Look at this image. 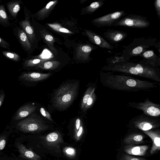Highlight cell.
<instances>
[{"instance_id": "cell-1", "label": "cell", "mask_w": 160, "mask_h": 160, "mask_svg": "<svg viewBox=\"0 0 160 160\" xmlns=\"http://www.w3.org/2000/svg\"><path fill=\"white\" fill-rule=\"evenodd\" d=\"M100 80L104 87L110 89L127 92L150 91L158 87L157 82L142 80L129 75L119 74L101 71Z\"/></svg>"}, {"instance_id": "cell-2", "label": "cell", "mask_w": 160, "mask_h": 160, "mask_svg": "<svg viewBox=\"0 0 160 160\" xmlns=\"http://www.w3.org/2000/svg\"><path fill=\"white\" fill-rule=\"evenodd\" d=\"M102 71L117 72L128 75H133L160 82V70L139 62H120L108 63L102 68Z\"/></svg>"}, {"instance_id": "cell-3", "label": "cell", "mask_w": 160, "mask_h": 160, "mask_svg": "<svg viewBox=\"0 0 160 160\" xmlns=\"http://www.w3.org/2000/svg\"><path fill=\"white\" fill-rule=\"evenodd\" d=\"M157 41L156 38L151 37L135 38L131 43L123 47L124 49L120 55L122 62L129 61L132 57L139 56L154 46Z\"/></svg>"}, {"instance_id": "cell-4", "label": "cell", "mask_w": 160, "mask_h": 160, "mask_svg": "<svg viewBox=\"0 0 160 160\" xmlns=\"http://www.w3.org/2000/svg\"><path fill=\"white\" fill-rule=\"evenodd\" d=\"M79 85L78 82H75L60 86L55 92L52 100L54 106L61 110L68 107L76 97Z\"/></svg>"}, {"instance_id": "cell-5", "label": "cell", "mask_w": 160, "mask_h": 160, "mask_svg": "<svg viewBox=\"0 0 160 160\" xmlns=\"http://www.w3.org/2000/svg\"><path fill=\"white\" fill-rule=\"evenodd\" d=\"M11 127L16 131L23 133L39 132L47 129L48 126L33 115L23 119L10 122Z\"/></svg>"}, {"instance_id": "cell-6", "label": "cell", "mask_w": 160, "mask_h": 160, "mask_svg": "<svg viewBox=\"0 0 160 160\" xmlns=\"http://www.w3.org/2000/svg\"><path fill=\"white\" fill-rule=\"evenodd\" d=\"M128 124L130 128L146 131L159 127L160 126V119L158 118L148 116L142 113L132 118Z\"/></svg>"}, {"instance_id": "cell-7", "label": "cell", "mask_w": 160, "mask_h": 160, "mask_svg": "<svg viewBox=\"0 0 160 160\" xmlns=\"http://www.w3.org/2000/svg\"><path fill=\"white\" fill-rule=\"evenodd\" d=\"M150 25V22L147 17L139 15L130 14L117 20L112 26L143 28H148Z\"/></svg>"}, {"instance_id": "cell-8", "label": "cell", "mask_w": 160, "mask_h": 160, "mask_svg": "<svg viewBox=\"0 0 160 160\" xmlns=\"http://www.w3.org/2000/svg\"><path fill=\"white\" fill-rule=\"evenodd\" d=\"M127 106L141 110L143 114L148 116L158 118L160 116V104L153 102L148 98L143 102H129Z\"/></svg>"}, {"instance_id": "cell-9", "label": "cell", "mask_w": 160, "mask_h": 160, "mask_svg": "<svg viewBox=\"0 0 160 160\" xmlns=\"http://www.w3.org/2000/svg\"><path fill=\"white\" fill-rule=\"evenodd\" d=\"M127 14L123 10L114 12L92 20V23L98 28L111 27L116 21Z\"/></svg>"}, {"instance_id": "cell-10", "label": "cell", "mask_w": 160, "mask_h": 160, "mask_svg": "<svg viewBox=\"0 0 160 160\" xmlns=\"http://www.w3.org/2000/svg\"><path fill=\"white\" fill-rule=\"evenodd\" d=\"M51 73H41L32 72H23L18 77V80L21 84L28 85L32 83L41 81L48 78Z\"/></svg>"}, {"instance_id": "cell-11", "label": "cell", "mask_w": 160, "mask_h": 160, "mask_svg": "<svg viewBox=\"0 0 160 160\" xmlns=\"http://www.w3.org/2000/svg\"><path fill=\"white\" fill-rule=\"evenodd\" d=\"M24 11L25 14L24 19L19 22V24L26 33L32 45L36 40V35L34 28L31 25L30 22L31 14L25 6Z\"/></svg>"}, {"instance_id": "cell-12", "label": "cell", "mask_w": 160, "mask_h": 160, "mask_svg": "<svg viewBox=\"0 0 160 160\" xmlns=\"http://www.w3.org/2000/svg\"><path fill=\"white\" fill-rule=\"evenodd\" d=\"M84 31L89 40L92 43L102 48L113 50L115 48L100 35L90 30L85 29Z\"/></svg>"}, {"instance_id": "cell-13", "label": "cell", "mask_w": 160, "mask_h": 160, "mask_svg": "<svg viewBox=\"0 0 160 160\" xmlns=\"http://www.w3.org/2000/svg\"><path fill=\"white\" fill-rule=\"evenodd\" d=\"M37 108V106L31 103H25L20 107L14 113L11 121L21 120L31 115Z\"/></svg>"}, {"instance_id": "cell-14", "label": "cell", "mask_w": 160, "mask_h": 160, "mask_svg": "<svg viewBox=\"0 0 160 160\" xmlns=\"http://www.w3.org/2000/svg\"><path fill=\"white\" fill-rule=\"evenodd\" d=\"M128 35L127 33L124 31L110 29H108L102 34L103 37L112 45L117 44Z\"/></svg>"}, {"instance_id": "cell-15", "label": "cell", "mask_w": 160, "mask_h": 160, "mask_svg": "<svg viewBox=\"0 0 160 160\" xmlns=\"http://www.w3.org/2000/svg\"><path fill=\"white\" fill-rule=\"evenodd\" d=\"M13 32L24 51L28 53H30L32 50V45L22 28L20 26H16L13 28Z\"/></svg>"}, {"instance_id": "cell-16", "label": "cell", "mask_w": 160, "mask_h": 160, "mask_svg": "<svg viewBox=\"0 0 160 160\" xmlns=\"http://www.w3.org/2000/svg\"><path fill=\"white\" fill-rule=\"evenodd\" d=\"M143 58L139 62L152 67L159 68L160 66L159 56L154 52V50H148L139 56Z\"/></svg>"}, {"instance_id": "cell-17", "label": "cell", "mask_w": 160, "mask_h": 160, "mask_svg": "<svg viewBox=\"0 0 160 160\" xmlns=\"http://www.w3.org/2000/svg\"><path fill=\"white\" fill-rule=\"evenodd\" d=\"M97 48V47L90 44L80 45L76 49V58L83 61H89L91 59L90 57L91 53Z\"/></svg>"}, {"instance_id": "cell-18", "label": "cell", "mask_w": 160, "mask_h": 160, "mask_svg": "<svg viewBox=\"0 0 160 160\" xmlns=\"http://www.w3.org/2000/svg\"><path fill=\"white\" fill-rule=\"evenodd\" d=\"M143 132L148 136L152 142V146L150 152L153 154L160 150V131L159 129H153L146 131H142Z\"/></svg>"}, {"instance_id": "cell-19", "label": "cell", "mask_w": 160, "mask_h": 160, "mask_svg": "<svg viewBox=\"0 0 160 160\" xmlns=\"http://www.w3.org/2000/svg\"><path fill=\"white\" fill-rule=\"evenodd\" d=\"M58 2L57 0L50 2L41 9L36 13L31 14L32 17L36 18L38 20H44L49 15Z\"/></svg>"}, {"instance_id": "cell-20", "label": "cell", "mask_w": 160, "mask_h": 160, "mask_svg": "<svg viewBox=\"0 0 160 160\" xmlns=\"http://www.w3.org/2000/svg\"><path fill=\"white\" fill-rule=\"evenodd\" d=\"M44 142L48 146L54 148L58 147L63 139L61 134L55 131L48 134L44 138Z\"/></svg>"}, {"instance_id": "cell-21", "label": "cell", "mask_w": 160, "mask_h": 160, "mask_svg": "<svg viewBox=\"0 0 160 160\" xmlns=\"http://www.w3.org/2000/svg\"><path fill=\"white\" fill-rule=\"evenodd\" d=\"M17 148L21 158L28 160H40V156L30 149H27L23 144H16Z\"/></svg>"}, {"instance_id": "cell-22", "label": "cell", "mask_w": 160, "mask_h": 160, "mask_svg": "<svg viewBox=\"0 0 160 160\" xmlns=\"http://www.w3.org/2000/svg\"><path fill=\"white\" fill-rule=\"evenodd\" d=\"M149 147L147 145L134 146L129 145L124 148L125 151L128 154L134 155H144Z\"/></svg>"}, {"instance_id": "cell-23", "label": "cell", "mask_w": 160, "mask_h": 160, "mask_svg": "<svg viewBox=\"0 0 160 160\" xmlns=\"http://www.w3.org/2000/svg\"><path fill=\"white\" fill-rule=\"evenodd\" d=\"M49 59L40 58H32L29 59H24L22 63V68L24 69L29 70L35 68L40 64L49 61Z\"/></svg>"}, {"instance_id": "cell-24", "label": "cell", "mask_w": 160, "mask_h": 160, "mask_svg": "<svg viewBox=\"0 0 160 160\" xmlns=\"http://www.w3.org/2000/svg\"><path fill=\"white\" fill-rule=\"evenodd\" d=\"M22 4L21 1H11L6 4L7 8L11 16L13 18H16L18 13L20 9V4Z\"/></svg>"}, {"instance_id": "cell-25", "label": "cell", "mask_w": 160, "mask_h": 160, "mask_svg": "<svg viewBox=\"0 0 160 160\" xmlns=\"http://www.w3.org/2000/svg\"><path fill=\"white\" fill-rule=\"evenodd\" d=\"M144 136L142 134L135 132L130 133L125 138V143L128 144H138L142 142Z\"/></svg>"}, {"instance_id": "cell-26", "label": "cell", "mask_w": 160, "mask_h": 160, "mask_svg": "<svg viewBox=\"0 0 160 160\" xmlns=\"http://www.w3.org/2000/svg\"><path fill=\"white\" fill-rule=\"evenodd\" d=\"M105 0H99L92 3L81 10L82 14H92L104 4Z\"/></svg>"}, {"instance_id": "cell-27", "label": "cell", "mask_w": 160, "mask_h": 160, "mask_svg": "<svg viewBox=\"0 0 160 160\" xmlns=\"http://www.w3.org/2000/svg\"><path fill=\"white\" fill-rule=\"evenodd\" d=\"M40 32L42 38L50 50L54 54H57V52L54 46L55 40L53 37L45 30L41 31Z\"/></svg>"}, {"instance_id": "cell-28", "label": "cell", "mask_w": 160, "mask_h": 160, "mask_svg": "<svg viewBox=\"0 0 160 160\" xmlns=\"http://www.w3.org/2000/svg\"><path fill=\"white\" fill-rule=\"evenodd\" d=\"M84 133V128L83 123L79 118L75 121L74 137L77 141H79Z\"/></svg>"}, {"instance_id": "cell-29", "label": "cell", "mask_w": 160, "mask_h": 160, "mask_svg": "<svg viewBox=\"0 0 160 160\" xmlns=\"http://www.w3.org/2000/svg\"><path fill=\"white\" fill-rule=\"evenodd\" d=\"M60 64V62L57 61H48L40 64L35 68L44 70H53L58 68Z\"/></svg>"}, {"instance_id": "cell-30", "label": "cell", "mask_w": 160, "mask_h": 160, "mask_svg": "<svg viewBox=\"0 0 160 160\" xmlns=\"http://www.w3.org/2000/svg\"><path fill=\"white\" fill-rule=\"evenodd\" d=\"M0 24L7 27L11 25L3 5H0Z\"/></svg>"}, {"instance_id": "cell-31", "label": "cell", "mask_w": 160, "mask_h": 160, "mask_svg": "<svg viewBox=\"0 0 160 160\" xmlns=\"http://www.w3.org/2000/svg\"><path fill=\"white\" fill-rule=\"evenodd\" d=\"M96 85L95 84L89 86L86 90L82 101L81 108L83 109L88 99L92 94L95 92L96 88Z\"/></svg>"}, {"instance_id": "cell-32", "label": "cell", "mask_w": 160, "mask_h": 160, "mask_svg": "<svg viewBox=\"0 0 160 160\" xmlns=\"http://www.w3.org/2000/svg\"><path fill=\"white\" fill-rule=\"evenodd\" d=\"M47 24L50 28L57 32L69 34L73 33L71 31L63 27L62 25L58 23H54Z\"/></svg>"}, {"instance_id": "cell-33", "label": "cell", "mask_w": 160, "mask_h": 160, "mask_svg": "<svg viewBox=\"0 0 160 160\" xmlns=\"http://www.w3.org/2000/svg\"><path fill=\"white\" fill-rule=\"evenodd\" d=\"M8 130H5L0 135V152L5 148L8 136L12 131V128L8 125Z\"/></svg>"}, {"instance_id": "cell-34", "label": "cell", "mask_w": 160, "mask_h": 160, "mask_svg": "<svg viewBox=\"0 0 160 160\" xmlns=\"http://www.w3.org/2000/svg\"><path fill=\"white\" fill-rule=\"evenodd\" d=\"M2 53L7 58L14 62H18L21 60V57L15 52L4 51Z\"/></svg>"}, {"instance_id": "cell-35", "label": "cell", "mask_w": 160, "mask_h": 160, "mask_svg": "<svg viewBox=\"0 0 160 160\" xmlns=\"http://www.w3.org/2000/svg\"><path fill=\"white\" fill-rule=\"evenodd\" d=\"M63 152L67 157L70 158H74L76 156V149L70 147H65L63 149Z\"/></svg>"}, {"instance_id": "cell-36", "label": "cell", "mask_w": 160, "mask_h": 160, "mask_svg": "<svg viewBox=\"0 0 160 160\" xmlns=\"http://www.w3.org/2000/svg\"><path fill=\"white\" fill-rule=\"evenodd\" d=\"M97 99L96 93L94 92L88 99L84 108L83 109L85 111L91 108L95 103Z\"/></svg>"}, {"instance_id": "cell-37", "label": "cell", "mask_w": 160, "mask_h": 160, "mask_svg": "<svg viewBox=\"0 0 160 160\" xmlns=\"http://www.w3.org/2000/svg\"><path fill=\"white\" fill-rule=\"evenodd\" d=\"M154 5L158 18L160 19V0H155Z\"/></svg>"}, {"instance_id": "cell-38", "label": "cell", "mask_w": 160, "mask_h": 160, "mask_svg": "<svg viewBox=\"0 0 160 160\" xmlns=\"http://www.w3.org/2000/svg\"><path fill=\"white\" fill-rule=\"evenodd\" d=\"M0 47L9 50L10 49L9 43L1 37H0Z\"/></svg>"}, {"instance_id": "cell-39", "label": "cell", "mask_w": 160, "mask_h": 160, "mask_svg": "<svg viewBox=\"0 0 160 160\" xmlns=\"http://www.w3.org/2000/svg\"><path fill=\"white\" fill-rule=\"evenodd\" d=\"M40 112L44 117L51 121H53L50 114L44 108H41L40 109Z\"/></svg>"}, {"instance_id": "cell-40", "label": "cell", "mask_w": 160, "mask_h": 160, "mask_svg": "<svg viewBox=\"0 0 160 160\" xmlns=\"http://www.w3.org/2000/svg\"><path fill=\"white\" fill-rule=\"evenodd\" d=\"M122 160H147L146 159L137 158L127 155H124L122 157Z\"/></svg>"}, {"instance_id": "cell-41", "label": "cell", "mask_w": 160, "mask_h": 160, "mask_svg": "<svg viewBox=\"0 0 160 160\" xmlns=\"http://www.w3.org/2000/svg\"><path fill=\"white\" fill-rule=\"evenodd\" d=\"M5 97V93L4 91L0 89V108L2 106Z\"/></svg>"}, {"instance_id": "cell-42", "label": "cell", "mask_w": 160, "mask_h": 160, "mask_svg": "<svg viewBox=\"0 0 160 160\" xmlns=\"http://www.w3.org/2000/svg\"><path fill=\"white\" fill-rule=\"evenodd\" d=\"M154 46L157 49L159 53H160V42L159 41L158 42H156L155 43V45Z\"/></svg>"}, {"instance_id": "cell-43", "label": "cell", "mask_w": 160, "mask_h": 160, "mask_svg": "<svg viewBox=\"0 0 160 160\" xmlns=\"http://www.w3.org/2000/svg\"></svg>"}]
</instances>
